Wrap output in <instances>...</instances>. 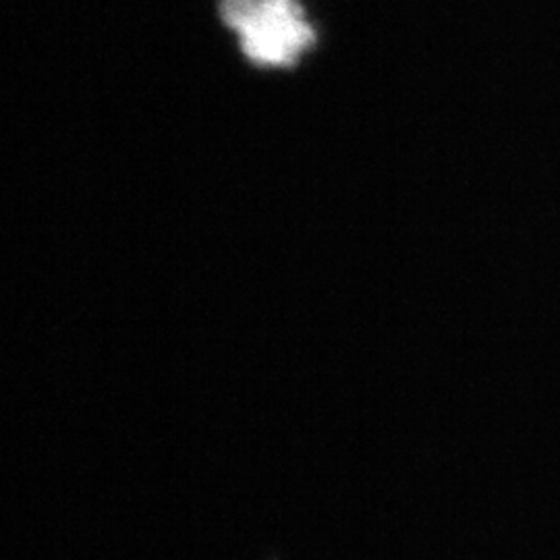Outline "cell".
I'll return each mask as SVG.
<instances>
[{"mask_svg": "<svg viewBox=\"0 0 560 560\" xmlns=\"http://www.w3.org/2000/svg\"><path fill=\"white\" fill-rule=\"evenodd\" d=\"M219 13L243 57L258 69H293L318 42L300 0H221Z\"/></svg>", "mask_w": 560, "mask_h": 560, "instance_id": "1", "label": "cell"}]
</instances>
